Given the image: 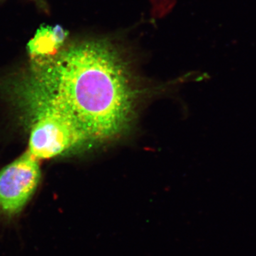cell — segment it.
Returning a JSON list of instances; mask_svg holds the SVG:
<instances>
[{
	"label": "cell",
	"mask_w": 256,
	"mask_h": 256,
	"mask_svg": "<svg viewBox=\"0 0 256 256\" xmlns=\"http://www.w3.org/2000/svg\"><path fill=\"white\" fill-rule=\"evenodd\" d=\"M26 90L70 114L90 140L118 136L127 127L133 92L126 64L104 40L76 42L32 60Z\"/></svg>",
	"instance_id": "6da1fadb"
},
{
	"label": "cell",
	"mask_w": 256,
	"mask_h": 256,
	"mask_svg": "<svg viewBox=\"0 0 256 256\" xmlns=\"http://www.w3.org/2000/svg\"><path fill=\"white\" fill-rule=\"evenodd\" d=\"M28 96L34 118L28 151L34 158L50 159L90 140L66 111L46 99Z\"/></svg>",
	"instance_id": "7a4b0ae2"
},
{
	"label": "cell",
	"mask_w": 256,
	"mask_h": 256,
	"mask_svg": "<svg viewBox=\"0 0 256 256\" xmlns=\"http://www.w3.org/2000/svg\"><path fill=\"white\" fill-rule=\"evenodd\" d=\"M41 178L38 160L28 151L0 171V212L20 213L36 191Z\"/></svg>",
	"instance_id": "3957f363"
},
{
	"label": "cell",
	"mask_w": 256,
	"mask_h": 256,
	"mask_svg": "<svg viewBox=\"0 0 256 256\" xmlns=\"http://www.w3.org/2000/svg\"><path fill=\"white\" fill-rule=\"evenodd\" d=\"M68 32L58 25L42 26L28 44L32 60L45 58L57 53L63 46Z\"/></svg>",
	"instance_id": "277c9868"
},
{
	"label": "cell",
	"mask_w": 256,
	"mask_h": 256,
	"mask_svg": "<svg viewBox=\"0 0 256 256\" xmlns=\"http://www.w3.org/2000/svg\"><path fill=\"white\" fill-rule=\"evenodd\" d=\"M33 1L38 6H40V8H42V9H46V4L45 0H33Z\"/></svg>",
	"instance_id": "5b68a950"
}]
</instances>
